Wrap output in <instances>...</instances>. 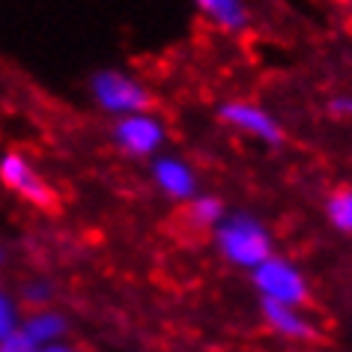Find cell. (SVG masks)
<instances>
[{
    "mask_svg": "<svg viewBox=\"0 0 352 352\" xmlns=\"http://www.w3.org/2000/svg\"><path fill=\"white\" fill-rule=\"evenodd\" d=\"M215 242L221 248L224 260L236 263L242 269H257L263 266L272 254V236L257 218L245 212H230L221 224L215 227Z\"/></svg>",
    "mask_w": 352,
    "mask_h": 352,
    "instance_id": "6da1fadb",
    "label": "cell"
},
{
    "mask_svg": "<svg viewBox=\"0 0 352 352\" xmlns=\"http://www.w3.org/2000/svg\"><path fill=\"white\" fill-rule=\"evenodd\" d=\"M93 96L108 113H144L149 108V90L135 78L117 72V69H102L93 75Z\"/></svg>",
    "mask_w": 352,
    "mask_h": 352,
    "instance_id": "7a4b0ae2",
    "label": "cell"
},
{
    "mask_svg": "<svg viewBox=\"0 0 352 352\" xmlns=\"http://www.w3.org/2000/svg\"><path fill=\"white\" fill-rule=\"evenodd\" d=\"M254 287L260 289L263 298L284 305H302L307 298V284L293 263L284 257H269L263 266L254 269Z\"/></svg>",
    "mask_w": 352,
    "mask_h": 352,
    "instance_id": "3957f363",
    "label": "cell"
},
{
    "mask_svg": "<svg viewBox=\"0 0 352 352\" xmlns=\"http://www.w3.org/2000/svg\"><path fill=\"white\" fill-rule=\"evenodd\" d=\"M113 140L129 155H153L164 140V126L155 117H146V113H131V117H122L117 122Z\"/></svg>",
    "mask_w": 352,
    "mask_h": 352,
    "instance_id": "277c9868",
    "label": "cell"
},
{
    "mask_svg": "<svg viewBox=\"0 0 352 352\" xmlns=\"http://www.w3.org/2000/svg\"><path fill=\"white\" fill-rule=\"evenodd\" d=\"M0 176H3V182L15 191V195H21L24 200H30V204H36V206H51L54 204V197H51L45 179L33 170L30 162L24 155L6 153L3 162H0Z\"/></svg>",
    "mask_w": 352,
    "mask_h": 352,
    "instance_id": "5b68a950",
    "label": "cell"
},
{
    "mask_svg": "<svg viewBox=\"0 0 352 352\" xmlns=\"http://www.w3.org/2000/svg\"><path fill=\"white\" fill-rule=\"evenodd\" d=\"M221 120L230 122V126L248 131V135L266 140V144H278L280 140V126L275 120H272V113H266L263 108H257V104L251 102H230L221 108Z\"/></svg>",
    "mask_w": 352,
    "mask_h": 352,
    "instance_id": "8992f818",
    "label": "cell"
},
{
    "mask_svg": "<svg viewBox=\"0 0 352 352\" xmlns=\"http://www.w3.org/2000/svg\"><path fill=\"white\" fill-rule=\"evenodd\" d=\"M153 179H155V186L173 200H188V197H195V191H197L195 170H191L186 162L170 158V155H162L153 162Z\"/></svg>",
    "mask_w": 352,
    "mask_h": 352,
    "instance_id": "52a82bcc",
    "label": "cell"
},
{
    "mask_svg": "<svg viewBox=\"0 0 352 352\" xmlns=\"http://www.w3.org/2000/svg\"><path fill=\"white\" fill-rule=\"evenodd\" d=\"M263 316H266V322H269L278 334H284V338H296V340L314 338V325L307 322L293 305L263 298Z\"/></svg>",
    "mask_w": 352,
    "mask_h": 352,
    "instance_id": "ba28073f",
    "label": "cell"
},
{
    "mask_svg": "<svg viewBox=\"0 0 352 352\" xmlns=\"http://www.w3.org/2000/svg\"><path fill=\"white\" fill-rule=\"evenodd\" d=\"M21 329L36 346H54V340H60L66 334V316H60L54 311H39Z\"/></svg>",
    "mask_w": 352,
    "mask_h": 352,
    "instance_id": "9c48e42d",
    "label": "cell"
},
{
    "mask_svg": "<svg viewBox=\"0 0 352 352\" xmlns=\"http://www.w3.org/2000/svg\"><path fill=\"white\" fill-rule=\"evenodd\" d=\"M195 3L227 30H242L248 24V10L242 0H195Z\"/></svg>",
    "mask_w": 352,
    "mask_h": 352,
    "instance_id": "30bf717a",
    "label": "cell"
},
{
    "mask_svg": "<svg viewBox=\"0 0 352 352\" xmlns=\"http://www.w3.org/2000/svg\"><path fill=\"white\" fill-rule=\"evenodd\" d=\"M191 218L200 227H218L227 218V209L218 197L204 195V197H195V204H191Z\"/></svg>",
    "mask_w": 352,
    "mask_h": 352,
    "instance_id": "8fae6325",
    "label": "cell"
},
{
    "mask_svg": "<svg viewBox=\"0 0 352 352\" xmlns=\"http://www.w3.org/2000/svg\"><path fill=\"white\" fill-rule=\"evenodd\" d=\"M329 218H331V224L338 227V230L343 233H352V188L346 191H338L331 200H329Z\"/></svg>",
    "mask_w": 352,
    "mask_h": 352,
    "instance_id": "7c38bea8",
    "label": "cell"
},
{
    "mask_svg": "<svg viewBox=\"0 0 352 352\" xmlns=\"http://www.w3.org/2000/svg\"><path fill=\"white\" fill-rule=\"evenodd\" d=\"M19 311H15L12 298L10 296H0V338H6V334L19 331Z\"/></svg>",
    "mask_w": 352,
    "mask_h": 352,
    "instance_id": "4fadbf2b",
    "label": "cell"
},
{
    "mask_svg": "<svg viewBox=\"0 0 352 352\" xmlns=\"http://www.w3.org/2000/svg\"><path fill=\"white\" fill-rule=\"evenodd\" d=\"M0 352H42V349L24 334V329H19L6 334V338H0Z\"/></svg>",
    "mask_w": 352,
    "mask_h": 352,
    "instance_id": "5bb4252c",
    "label": "cell"
},
{
    "mask_svg": "<svg viewBox=\"0 0 352 352\" xmlns=\"http://www.w3.org/2000/svg\"><path fill=\"white\" fill-rule=\"evenodd\" d=\"M21 296H24V302H30V305H48L54 289H51L48 280H30V284L21 289Z\"/></svg>",
    "mask_w": 352,
    "mask_h": 352,
    "instance_id": "9a60e30c",
    "label": "cell"
},
{
    "mask_svg": "<svg viewBox=\"0 0 352 352\" xmlns=\"http://www.w3.org/2000/svg\"><path fill=\"white\" fill-rule=\"evenodd\" d=\"M331 108H334V111H346V113H352V102H349V99H340V102H334Z\"/></svg>",
    "mask_w": 352,
    "mask_h": 352,
    "instance_id": "2e32d148",
    "label": "cell"
},
{
    "mask_svg": "<svg viewBox=\"0 0 352 352\" xmlns=\"http://www.w3.org/2000/svg\"><path fill=\"white\" fill-rule=\"evenodd\" d=\"M42 352H72V349H69V346H60V343H54V346H45Z\"/></svg>",
    "mask_w": 352,
    "mask_h": 352,
    "instance_id": "e0dca14e",
    "label": "cell"
}]
</instances>
